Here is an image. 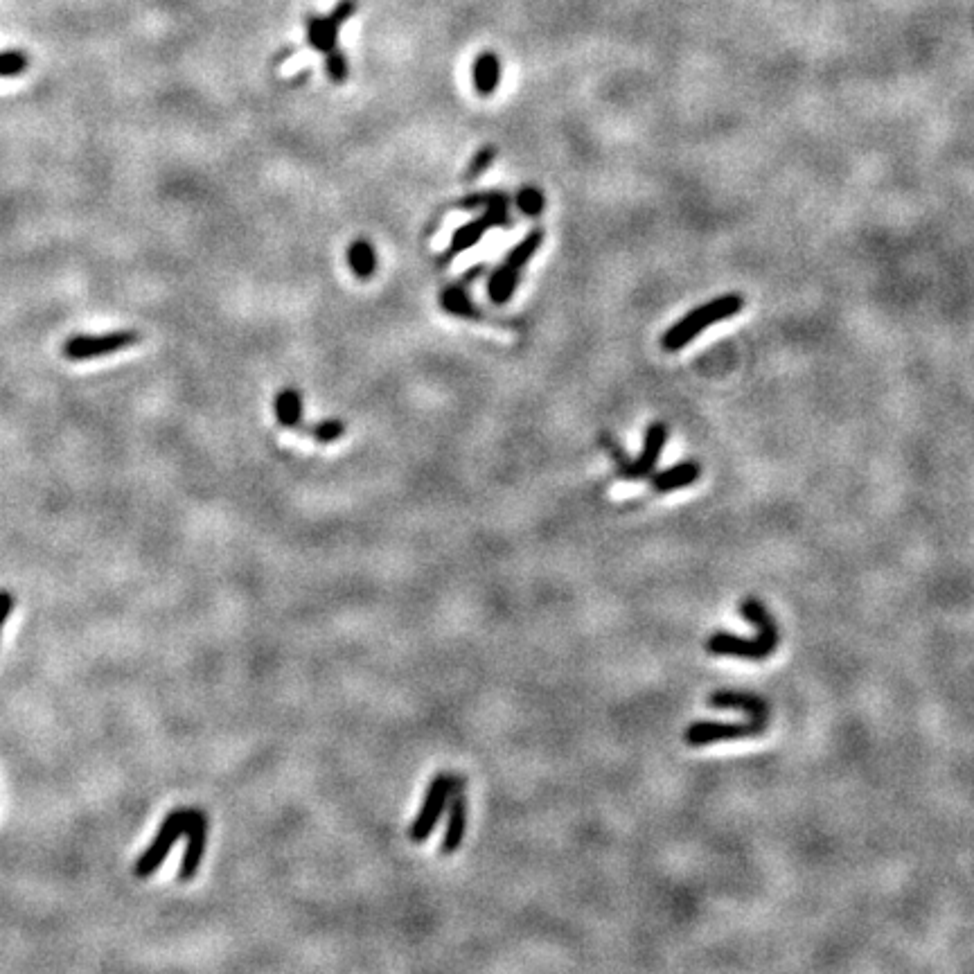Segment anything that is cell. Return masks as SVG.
I'll return each instance as SVG.
<instances>
[{
  "instance_id": "6da1fadb",
  "label": "cell",
  "mask_w": 974,
  "mask_h": 974,
  "mask_svg": "<svg viewBox=\"0 0 974 974\" xmlns=\"http://www.w3.org/2000/svg\"><path fill=\"white\" fill-rule=\"evenodd\" d=\"M740 614L758 630L756 639H745V636H736L731 632H713L706 641V650L715 654V657H733L747 661L767 659L778 648V643H781V634H778V625L772 614L767 612V607L758 598L742 600Z\"/></svg>"
},
{
  "instance_id": "7a4b0ae2",
  "label": "cell",
  "mask_w": 974,
  "mask_h": 974,
  "mask_svg": "<svg viewBox=\"0 0 974 974\" xmlns=\"http://www.w3.org/2000/svg\"><path fill=\"white\" fill-rule=\"evenodd\" d=\"M742 307H745V300H742V296L738 294H724L720 298L708 300V303L695 307L693 312H688L684 318H679V321L663 334L661 339L663 348L668 352H677L681 348H686L695 336L706 332L711 325L740 314Z\"/></svg>"
},
{
  "instance_id": "3957f363",
  "label": "cell",
  "mask_w": 974,
  "mask_h": 974,
  "mask_svg": "<svg viewBox=\"0 0 974 974\" xmlns=\"http://www.w3.org/2000/svg\"><path fill=\"white\" fill-rule=\"evenodd\" d=\"M194 812H197V808H176L167 814V819L161 823V828H158L152 844H149L145 848V853L136 860L134 866L136 878L145 880L161 869V864L167 860V855L172 853L176 841H179L183 835H188Z\"/></svg>"
},
{
  "instance_id": "277c9868",
  "label": "cell",
  "mask_w": 974,
  "mask_h": 974,
  "mask_svg": "<svg viewBox=\"0 0 974 974\" xmlns=\"http://www.w3.org/2000/svg\"><path fill=\"white\" fill-rule=\"evenodd\" d=\"M542 244H544V230L535 228L533 233H528L524 239H521L515 249L508 253V258L494 269L490 285H487V294H490L492 303L497 305L508 303L519 285L521 271L526 269V264L533 260V255L539 251V246Z\"/></svg>"
},
{
  "instance_id": "5b68a950",
  "label": "cell",
  "mask_w": 974,
  "mask_h": 974,
  "mask_svg": "<svg viewBox=\"0 0 974 974\" xmlns=\"http://www.w3.org/2000/svg\"><path fill=\"white\" fill-rule=\"evenodd\" d=\"M460 781H463V778L456 776V774H447V772H440L436 778H433L427 787V794H424V801H422V808L418 812V817L413 819L411 828H409V839L411 841H415V844H422V841H427L431 837L433 828L438 826L442 814H445V810L449 808L451 794H454L456 785Z\"/></svg>"
},
{
  "instance_id": "8992f818",
  "label": "cell",
  "mask_w": 974,
  "mask_h": 974,
  "mask_svg": "<svg viewBox=\"0 0 974 974\" xmlns=\"http://www.w3.org/2000/svg\"><path fill=\"white\" fill-rule=\"evenodd\" d=\"M508 217L510 215H508V197L506 194L503 192H487L485 212L478 219L469 221V224L460 226L456 230L454 237H451L449 249H447V258H454V255H458V253L472 249V246L481 242L483 235L490 228L510 224Z\"/></svg>"
},
{
  "instance_id": "52a82bcc",
  "label": "cell",
  "mask_w": 974,
  "mask_h": 974,
  "mask_svg": "<svg viewBox=\"0 0 974 974\" xmlns=\"http://www.w3.org/2000/svg\"><path fill=\"white\" fill-rule=\"evenodd\" d=\"M767 729L760 726L758 722L749 720L747 722H704L697 720L686 729L684 740L690 747H706L715 745V742H729V740H740V738H754L763 736Z\"/></svg>"
},
{
  "instance_id": "ba28073f",
  "label": "cell",
  "mask_w": 974,
  "mask_h": 974,
  "mask_svg": "<svg viewBox=\"0 0 974 974\" xmlns=\"http://www.w3.org/2000/svg\"><path fill=\"white\" fill-rule=\"evenodd\" d=\"M138 343L136 332H111V334H100V336H73L64 345V354L70 361H84L93 357H102V354H111L118 350H125L129 345Z\"/></svg>"
},
{
  "instance_id": "9c48e42d",
  "label": "cell",
  "mask_w": 974,
  "mask_h": 974,
  "mask_svg": "<svg viewBox=\"0 0 974 974\" xmlns=\"http://www.w3.org/2000/svg\"><path fill=\"white\" fill-rule=\"evenodd\" d=\"M354 12H357V3L354 0H341L330 16H312L307 21L309 46L323 52V55H330L332 50H336V39H339L341 25L348 23Z\"/></svg>"
},
{
  "instance_id": "30bf717a",
  "label": "cell",
  "mask_w": 974,
  "mask_h": 974,
  "mask_svg": "<svg viewBox=\"0 0 974 974\" xmlns=\"http://www.w3.org/2000/svg\"><path fill=\"white\" fill-rule=\"evenodd\" d=\"M208 846V817L203 810L194 812V819L190 823L188 830V848H185L183 860L179 866V880L181 882H192L197 878V873L201 869L203 855H206Z\"/></svg>"
},
{
  "instance_id": "8fae6325",
  "label": "cell",
  "mask_w": 974,
  "mask_h": 974,
  "mask_svg": "<svg viewBox=\"0 0 974 974\" xmlns=\"http://www.w3.org/2000/svg\"><path fill=\"white\" fill-rule=\"evenodd\" d=\"M666 440H668L666 424L652 422L648 431H645L641 454H639V458L632 460V465H630V469H627L625 478H630V481H639V478L652 476L654 469H657L661 451H663V447H666Z\"/></svg>"
},
{
  "instance_id": "7c38bea8",
  "label": "cell",
  "mask_w": 974,
  "mask_h": 974,
  "mask_svg": "<svg viewBox=\"0 0 974 974\" xmlns=\"http://www.w3.org/2000/svg\"><path fill=\"white\" fill-rule=\"evenodd\" d=\"M708 704L713 708H731V711H742L749 720L758 722L760 726H769V706L763 697L751 693H738V690H717L708 697Z\"/></svg>"
},
{
  "instance_id": "4fadbf2b",
  "label": "cell",
  "mask_w": 974,
  "mask_h": 974,
  "mask_svg": "<svg viewBox=\"0 0 974 974\" xmlns=\"http://www.w3.org/2000/svg\"><path fill=\"white\" fill-rule=\"evenodd\" d=\"M447 814L449 817H447L445 837H442V844H440V853L454 855L460 848V844H463L465 830H467V796L463 790V781L456 785L454 794H451Z\"/></svg>"
},
{
  "instance_id": "5bb4252c",
  "label": "cell",
  "mask_w": 974,
  "mask_h": 974,
  "mask_svg": "<svg viewBox=\"0 0 974 974\" xmlns=\"http://www.w3.org/2000/svg\"><path fill=\"white\" fill-rule=\"evenodd\" d=\"M702 476V467L695 460H686V463H679L670 469H663V472L652 476V487L657 492H675L681 487L693 485Z\"/></svg>"
},
{
  "instance_id": "9a60e30c",
  "label": "cell",
  "mask_w": 974,
  "mask_h": 974,
  "mask_svg": "<svg viewBox=\"0 0 974 974\" xmlns=\"http://www.w3.org/2000/svg\"><path fill=\"white\" fill-rule=\"evenodd\" d=\"M501 79V61L494 52H483L474 64V86L478 95L490 97L497 91Z\"/></svg>"
},
{
  "instance_id": "2e32d148",
  "label": "cell",
  "mask_w": 974,
  "mask_h": 974,
  "mask_svg": "<svg viewBox=\"0 0 974 974\" xmlns=\"http://www.w3.org/2000/svg\"><path fill=\"white\" fill-rule=\"evenodd\" d=\"M276 418L285 429H296L303 420V400L294 388H285L276 397Z\"/></svg>"
},
{
  "instance_id": "e0dca14e",
  "label": "cell",
  "mask_w": 974,
  "mask_h": 974,
  "mask_svg": "<svg viewBox=\"0 0 974 974\" xmlns=\"http://www.w3.org/2000/svg\"><path fill=\"white\" fill-rule=\"evenodd\" d=\"M442 307L445 312L454 314L458 318H478V307L472 303V298L465 291V282H458V285H451L442 291Z\"/></svg>"
},
{
  "instance_id": "ac0fdd59",
  "label": "cell",
  "mask_w": 974,
  "mask_h": 974,
  "mask_svg": "<svg viewBox=\"0 0 974 974\" xmlns=\"http://www.w3.org/2000/svg\"><path fill=\"white\" fill-rule=\"evenodd\" d=\"M348 262H350V269L354 271V276L366 280V278L373 276L375 269H377L375 249L366 242V239H359V242H354L350 246Z\"/></svg>"
},
{
  "instance_id": "d6986e66",
  "label": "cell",
  "mask_w": 974,
  "mask_h": 974,
  "mask_svg": "<svg viewBox=\"0 0 974 974\" xmlns=\"http://www.w3.org/2000/svg\"><path fill=\"white\" fill-rule=\"evenodd\" d=\"M544 206H546V201H544V194L539 192L537 188H524L519 194H517V208L524 212V215L528 217H537V215H542L544 212Z\"/></svg>"
},
{
  "instance_id": "ffe728a7",
  "label": "cell",
  "mask_w": 974,
  "mask_h": 974,
  "mask_svg": "<svg viewBox=\"0 0 974 974\" xmlns=\"http://www.w3.org/2000/svg\"><path fill=\"white\" fill-rule=\"evenodd\" d=\"M28 68V57L19 50L0 52V77H16Z\"/></svg>"
},
{
  "instance_id": "44dd1931",
  "label": "cell",
  "mask_w": 974,
  "mask_h": 974,
  "mask_svg": "<svg viewBox=\"0 0 974 974\" xmlns=\"http://www.w3.org/2000/svg\"><path fill=\"white\" fill-rule=\"evenodd\" d=\"M494 158H497V147H494V145H485L483 149H478L472 161H469L467 174H465L467 179H476V176H481L483 172L490 170V165L494 163Z\"/></svg>"
},
{
  "instance_id": "7402d4cb",
  "label": "cell",
  "mask_w": 974,
  "mask_h": 974,
  "mask_svg": "<svg viewBox=\"0 0 974 974\" xmlns=\"http://www.w3.org/2000/svg\"><path fill=\"white\" fill-rule=\"evenodd\" d=\"M325 68L334 84H343L348 79V59H345V52L336 48L330 55H325Z\"/></svg>"
},
{
  "instance_id": "603a6c76",
  "label": "cell",
  "mask_w": 974,
  "mask_h": 974,
  "mask_svg": "<svg viewBox=\"0 0 974 974\" xmlns=\"http://www.w3.org/2000/svg\"><path fill=\"white\" fill-rule=\"evenodd\" d=\"M600 445L609 451V456H612L614 465L618 467V472H621L625 476L627 469H630V465H632V458L625 454V449L621 445H618V442L612 436H607V433L600 438Z\"/></svg>"
},
{
  "instance_id": "cb8c5ba5",
  "label": "cell",
  "mask_w": 974,
  "mask_h": 974,
  "mask_svg": "<svg viewBox=\"0 0 974 974\" xmlns=\"http://www.w3.org/2000/svg\"><path fill=\"white\" fill-rule=\"evenodd\" d=\"M343 433H345V424L339 420H325L312 429V436L318 442H334L339 440Z\"/></svg>"
},
{
  "instance_id": "d4e9b609",
  "label": "cell",
  "mask_w": 974,
  "mask_h": 974,
  "mask_svg": "<svg viewBox=\"0 0 974 974\" xmlns=\"http://www.w3.org/2000/svg\"><path fill=\"white\" fill-rule=\"evenodd\" d=\"M12 609H14V596H12V591L0 589V634H3V627L7 623V618H10Z\"/></svg>"
}]
</instances>
